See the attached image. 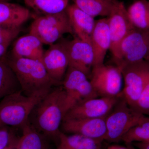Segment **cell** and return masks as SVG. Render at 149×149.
<instances>
[{"label":"cell","mask_w":149,"mask_h":149,"mask_svg":"<svg viewBox=\"0 0 149 149\" xmlns=\"http://www.w3.org/2000/svg\"><path fill=\"white\" fill-rule=\"evenodd\" d=\"M70 109L62 86H56L35 105L29 115V122L56 146L62 122Z\"/></svg>","instance_id":"obj_1"},{"label":"cell","mask_w":149,"mask_h":149,"mask_svg":"<svg viewBox=\"0 0 149 149\" xmlns=\"http://www.w3.org/2000/svg\"><path fill=\"white\" fill-rule=\"evenodd\" d=\"M14 72L22 93L27 96L48 93L56 86L42 61L11 56L6 58Z\"/></svg>","instance_id":"obj_2"},{"label":"cell","mask_w":149,"mask_h":149,"mask_svg":"<svg viewBox=\"0 0 149 149\" xmlns=\"http://www.w3.org/2000/svg\"><path fill=\"white\" fill-rule=\"evenodd\" d=\"M48 93L27 96L19 91L6 96L0 101V127L22 130L35 105Z\"/></svg>","instance_id":"obj_3"},{"label":"cell","mask_w":149,"mask_h":149,"mask_svg":"<svg viewBox=\"0 0 149 149\" xmlns=\"http://www.w3.org/2000/svg\"><path fill=\"white\" fill-rule=\"evenodd\" d=\"M149 117L131 108L120 96L110 113L106 118L107 133L105 141L118 143L134 126L149 120Z\"/></svg>","instance_id":"obj_4"},{"label":"cell","mask_w":149,"mask_h":149,"mask_svg":"<svg viewBox=\"0 0 149 149\" xmlns=\"http://www.w3.org/2000/svg\"><path fill=\"white\" fill-rule=\"evenodd\" d=\"M67 33L74 34L66 10L38 17L32 22L29 32V34L36 36L43 44L49 45Z\"/></svg>","instance_id":"obj_5"},{"label":"cell","mask_w":149,"mask_h":149,"mask_svg":"<svg viewBox=\"0 0 149 149\" xmlns=\"http://www.w3.org/2000/svg\"><path fill=\"white\" fill-rule=\"evenodd\" d=\"M121 70L124 84L121 95L134 109L149 80V60L127 65Z\"/></svg>","instance_id":"obj_6"},{"label":"cell","mask_w":149,"mask_h":149,"mask_svg":"<svg viewBox=\"0 0 149 149\" xmlns=\"http://www.w3.org/2000/svg\"><path fill=\"white\" fill-rule=\"evenodd\" d=\"M90 76L91 84L98 96L118 97L121 95L123 77L121 70L116 65L104 63L94 65Z\"/></svg>","instance_id":"obj_7"},{"label":"cell","mask_w":149,"mask_h":149,"mask_svg":"<svg viewBox=\"0 0 149 149\" xmlns=\"http://www.w3.org/2000/svg\"><path fill=\"white\" fill-rule=\"evenodd\" d=\"M107 19L111 40L109 50L115 63L119 56L121 43L135 27L130 21L124 3L119 0H113Z\"/></svg>","instance_id":"obj_8"},{"label":"cell","mask_w":149,"mask_h":149,"mask_svg":"<svg viewBox=\"0 0 149 149\" xmlns=\"http://www.w3.org/2000/svg\"><path fill=\"white\" fill-rule=\"evenodd\" d=\"M149 53V33L133 29L121 43L116 65L121 70L130 64L145 59Z\"/></svg>","instance_id":"obj_9"},{"label":"cell","mask_w":149,"mask_h":149,"mask_svg":"<svg viewBox=\"0 0 149 149\" xmlns=\"http://www.w3.org/2000/svg\"><path fill=\"white\" fill-rule=\"evenodd\" d=\"M61 85L70 109L77 103L98 97L88 76L70 67L67 70Z\"/></svg>","instance_id":"obj_10"},{"label":"cell","mask_w":149,"mask_h":149,"mask_svg":"<svg viewBox=\"0 0 149 149\" xmlns=\"http://www.w3.org/2000/svg\"><path fill=\"white\" fill-rule=\"evenodd\" d=\"M120 97H100L77 103L67 111L64 119L95 118L106 117L114 107Z\"/></svg>","instance_id":"obj_11"},{"label":"cell","mask_w":149,"mask_h":149,"mask_svg":"<svg viewBox=\"0 0 149 149\" xmlns=\"http://www.w3.org/2000/svg\"><path fill=\"white\" fill-rule=\"evenodd\" d=\"M66 49L69 66L90 76L95 56L91 44L76 37L72 40H62Z\"/></svg>","instance_id":"obj_12"},{"label":"cell","mask_w":149,"mask_h":149,"mask_svg":"<svg viewBox=\"0 0 149 149\" xmlns=\"http://www.w3.org/2000/svg\"><path fill=\"white\" fill-rule=\"evenodd\" d=\"M106 117L64 119L61 126V131L65 134H79L97 141H105L107 133Z\"/></svg>","instance_id":"obj_13"},{"label":"cell","mask_w":149,"mask_h":149,"mask_svg":"<svg viewBox=\"0 0 149 149\" xmlns=\"http://www.w3.org/2000/svg\"><path fill=\"white\" fill-rule=\"evenodd\" d=\"M42 62L56 85H61L69 66L67 53L62 41L50 45L44 53Z\"/></svg>","instance_id":"obj_14"},{"label":"cell","mask_w":149,"mask_h":149,"mask_svg":"<svg viewBox=\"0 0 149 149\" xmlns=\"http://www.w3.org/2000/svg\"><path fill=\"white\" fill-rule=\"evenodd\" d=\"M65 10L73 33L80 40L91 45V37L96 23L95 17L74 4L69 5Z\"/></svg>","instance_id":"obj_15"},{"label":"cell","mask_w":149,"mask_h":149,"mask_svg":"<svg viewBox=\"0 0 149 149\" xmlns=\"http://www.w3.org/2000/svg\"><path fill=\"white\" fill-rule=\"evenodd\" d=\"M111 44L107 17L96 20L91 39V45L95 56L94 65L103 64L107 52L110 50Z\"/></svg>","instance_id":"obj_16"},{"label":"cell","mask_w":149,"mask_h":149,"mask_svg":"<svg viewBox=\"0 0 149 149\" xmlns=\"http://www.w3.org/2000/svg\"><path fill=\"white\" fill-rule=\"evenodd\" d=\"M42 43L31 34L19 37L14 44L11 56L36 60L42 61L45 51Z\"/></svg>","instance_id":"obj_17"},{"label":"cell","mask_w":149,"mask_h":149,"mask_svg":"<svg viewBox=\"0 0 149 149\" xmlns=\"http://www.w3.org/2000/svg\"><path fill=\"white\" fill-rule=\"evenodd\" d=\"M30 17L29 9L23 6L9 1H0V25L21 27Z\"/></svg>","instance_id":"obj_18"},{"label":"cell","mask_w":149,"mask_h":149,"mask_svg":"<svg viewBox=\"0 0 149 149\" xmlns=\"http://www.w3.org/2000/svg\"><path fill=\"white\" fill-rule=\"evenodd\" d=\"M50 142L28 121L22 129L13 149H49Z\"/></svg>","instance_id":"obj_19"},{"label":"cell","mask_w":149,"mask_h":149,"mask_svg":"<svg viewBox=\"0 0 149 149\" xmlns=\"http://www.w3.org/2000/svg\"><path fill=\"white\" fill-rule=\"evenodd\" d=\"M104 141L91 139L79 134H68L61 131L56 149H106Z\"/></svg>","instance_id":"obj_20"},{"label":"cell","mask_w":149,"mask_h":149,"mask_svg":"<svg viewBox=\"0 0 149 149\" xmlns=\"http://www.w3.org/2000/svg\"><path fill=\"white\" fill-rule=\"evenodd\" d=\"M127 9L135 28L149 33V1L136 0Z\"/></svg>","instance_id":"obj_21"},{"label":"cell","mask_w":149,"mask_h":149,"mask_svg":"<svg viewBox=\"0 0 149 149\" xmlns=\"http://www.w3.org/2000/svg\"><path fill=\"white\" fill-rule=\"evenodd\" d=\"M21 91L16 75L6 58L0 60V101L6 96Z\"/></svg>","instance_id":"obj_22"},{"label":"cell","mask_w":149,"mask_h":149,"mask_svg":"<svg viewBox=\"0 0 149 149\" xmlns=\"http://www.w3.org/2000/svg\"><path fill=\"white\" fill-rule=\"evenodd\" d=\"M78 8L93 17L109 15L113 0H72Z\"/></svg>","instance_id":"obj_23"},{"label":"cell","mask_w":149,"mask_h":149,"mask_svg":"<svg viewBox=\"0 0 149 149\" xmlns=\"http://www.w3.org/2000/svg\"><path fill=\"white\" fill-rule=\"evenodd\" d=\"M26 5L43 15L54 14L64 11L69 0H23Z\"/></svg>","instance_id":"obj_24"},{"label":"cell","mask_w":149,"mask_h":149,"mask_svg":"<svg viewBox=\"0 0 149 149\" xmlns=\"http://www.w3.org/2000/svg\"><path fill=\"white\" fill-rule=\"evenodd\" d=\"M125 144L135 142L149 143V119L134 126L123 137Z\"/></svg>","instance_id":"obj_25"},{"label":"cell","mask_w":149,"mask_h":149,"mask_svg":"<svg viewBox=\"0 0 149 149\" xmlns=\"http://www.w3.org/2000/svg\"><path fill=\"white\" fill-rule=\"evenodd\" d=\"M18 129L10 127H0V149H13L18 137Z\"/></svg>","instance_id":"obj_26"},{"label":"cell","mask_w":149,"mask_h":149,"mask_svg":"<svg viewBox=\"0 0 149 149\" xmlns=\"http://www.w3.org/2000/svg\"><path fill=\"white\" fill-rule=\"evenodd\" d=\"M21 31V27L0 25V44H10Z\"/></svg>","instance_id":"obj_27"},{"label":"cell","mask_w":149,"mask_h":149,"mask_svg":"<svg viewBox=\"0 0 149 149\" xmlns=\"http://www.w3.org/2000/svg\"><path fill=\"white\" fill-rule=\"evenodd\" d=\"M134 109L149 117V80L142 92Z\"/></svg>","instance_id":"obj_28"},{"label":"cell","mask_w":149,"mask_h":149,"mask_svg":"<svg viewBox=\"0 0 149 149\" xmlns=\"http://www.w3.org/2000/svg\"><path fill=\"white\" fill-rule=\"evenodd\" d=\"M132 144L138 149H149V143L135 142Z\"/></svg>","instance_id":"obj_29"},{"label":"cell","mask_w":149,"mask_h":149,"mask_svg":"<svg viewBox=\"0 0 149 149\" xmlns=\"http://www.w3.org/2000/svg\"><path fill=\"white\" fill-rule=\"evenodd\" d=\"M10 44H0V60L3 58V56Z\"/></svg>","instance_id":"obj_30"},{"label":"cell","mask_w":149,"mask_h":149,"mask_svg":"<svg viewBox=\"0 0 149 149\" xmlns=\"http://www.w3.org/2000/svg\"><path fill=\"white\" fill-rule=\"evenodd\" d=\"M106 149H130L127 146L124 147L120 145L113 144V145H109L107 147Z\"/></svg>","instance_id":"obj_31"},{"label":"cell","mask_w":149,"mask_h":149,"mask_svg":"<svg viewBox=\"0 0 149 149\" xmlns=\"http://www.w3.org/2000/svg\"><path fill=\"white\" fill-rule=\"evenodd\" d=\"M126 146L130 149H138L134 147L132 144H126Z\"/></svg>","instance_id":"obj_32"},{"label":"cell","mask_w":149,"mask_h":149,"mask_svg":"<svg viewBox=\"0 0 149 149\" xmlns=\"http://www.w3.org/2000/svg\"><path fill=\"white\" fill-rule=\"evenodd\" d=\"M145 59L148 60H149V53L148 54V55H147V56L146 57V58H145Z\"/></svg>","instance_id":"obj_33"},{"label":"cell","mask_w":149,"mask_h":149,"mask_svg":"<svg viewBox=\"0 0 149 149\" xmlns=\"http://www.w3.org/2000/svg\"><path fill=\"white\" fill-rule=\"evenodd\" d=\"M9 1V0H0V1Z\"/></svg>","instance_id":"obj_34"},{"label":"cell","mask_w":149,"mask_h":149,"mask_svg":"<svg viewBox=\"0 0 149 149\" xmlns=\"http://www.w3.org/2000/svg\"><path fill=\"white\" fill-rule=\"evenodd\" d=\"M148 1H149V0H148Z\"/></svg>","instance_id":"obj_35"},{"label":"cell","mask_w":149,"mask_h":149,"mask_svg":"<svg viewBox=\"0 0 149 149\" xmlns=\"http://www.w3.org/2000/svg\"><path fill=\"white\" fill-rule=\"evenodd\" d=\"M9 1H10V0H9Z\"/></svg>","instance_id":"obj_36"}]
</instances>
